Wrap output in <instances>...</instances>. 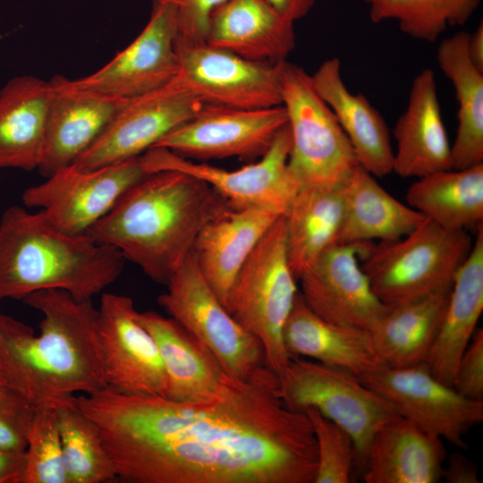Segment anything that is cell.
Here are the masks:
<instances>
[{"instance_id": "cell-22", "label": "cell", "mask_w": 483, "mask_h": 483, "mask_svg": "<svg viewBox=\"0 0 483 483\" xmlns=\"http://www.w3.org/2000/svg\"><path fill=\"white\" fill-rule=\"evenodd\" d=\"M310 78L317 93L347 136L359 165L375 177L392 173L394 149L387 124L364 95L352 93L347 88L340 60H325Z\"/></svg>"}, {"instance_id": "cell-16", "label": "cell", "mask_w": 483, "mask_h": 483, "mask_svg": "<svg viewBox=\"0 0 483 483\" xmlns=\"http://www.w3.org/2000/svg\"><path fill=\"white\" fill-rule=\"evenodd\" d=\"M370 242L334 243L301 274V294L324 320L369 331L391 306L374 293L360 266Z\"/></svg>"}, {"instance_id": "cell-3", "label": "cell", "mask_w": 483, "mask_h": 483, "mask_svg": "<svg viewBox=\"0 0 483 483\" xmlns=\"http://www.w3.org/2000/svg\"><path fill=\"white\" fill-rule=\"evenodd\" d=\"M231 209L205 182L180 171H158L131 187L86 233L166 285L201 230Z\"/></svg>"}, {"instance_id": "cell-30", "label": "cell", "mask_w": 483, "mask_h": 483, "mask_svg": "<svg viewBox=\"0 0 483 483\" xmlns=\"http://www.w3.org/2000/svg\"><path fill=\"white\" fill-rule=\"evenodd\" d=\"M343 217L336 243L403 237L426 217L391 196L375 176L358 166L343 185Z\"/></svg>"}, {"instance_id": "cell-6", "label": "cell", "mask_w": 483, "mask_h": 483, "mask_svg": "<svg viewBox=\"0 0 483 483\" xmlns=\"http://www.w3.org/2000/svg\"><path fill=\"white\" fill-rule=\"evenodd\" d=\"M287 258L284 216L258 242L229 291L227 311L261 343L267 366L278 377L290 357L283 329L298 292Z\"/></svg>"}, {"instance_id": "cell-23", "label": "cell", "mask_w": 483, "mask_h": 483, "mask_svg": "<svg viewBox=\"0 0 483 483\" xmlns=\"http://www.w3.org/2000/svg\"><path fill=\"white\" fill-rule=\"evenodd\" d=\"M206 41L250 61L278 64L295 48L294 22L266 0H226L212 13Z\"/></svg>"}, {"instance_id": "cell-42", "label": "cell", "mask_w": 483, "mask_h": 483, "mask_svg": "<svg viewBox=\"0 0 483 483\" xmlns=\"http://www.w3.org/2000/svg\"><path fill=\"white\" fill-rule=\"evenodd\" d=\"M24 453L0 450V483H22Z\"/></svg>"}, {"instance_id": "cell-44", "label": "cell", "mask_w": 483, "mask_h": 483, "mask_svg": "<svg viewBox=\"0 0 483 483\" xmlns=\"http://www.w3.org/2000/svg\"><path fill=\"white\" fill-rule=\"evenodd\" d=\"M468 54L478 69L483 72V23L478 25L476 30L470 33L468 38Z\"/></svg>"}, {"instance_id": "cell-10", "label": "cell", "mask_w": 483, "mask_h": 483, "mask_svg": "<svg viewBox=\"0 0 483 483\" xmlns=\"http://www.w3.org/2000/svg\"><path fill=\"white\" fill-rule=\"evenodd\" d=\"M290 148L291 132L287 123L258 162L237 170L196 163L160 147L148 149L141 155V159L149 174L174 170L205 182L233 209H267L284 216L301 187L288 166Z\"/></svg>"}, {"instance_id": "cell-1", "label": "cell", "mask_w": 483, "mask_h": 483, "mask_svg": "<svg viewBox=\"0 0 483 483\" xmlns=\"http://www.w3.org/2000/svg\"><path fill=\"white\" fill-rule=\"evenodd\" d=\"M118 478L131 483H314L318 450L305 412L285 406L266 364L228 377L220 395L184 403L111 387L77 395Z\"/></svg>"}, {"instance_id": "cell-18", "label": "cell", "mask_w": 483, "mask_h": 483, "mask_svg": "<svg viewBox=\"0 0 483 483\" xmlns=\"http://www.w3.org/2000/svg\"><path fill=\"white\" fill-rule=\"evenodd\" d=\"M177 35L175 8L153 0L149 21L137 38L101 69L73 82L82 89L123 98L161 89L179 73Z\"/></svg>"}, {"instance_id": "cell-34", "label": "cell", "mask_w": 483, "mask_h": 483, "mask_svg": "<svg viewBox=\"0 0 483 483\" xmlns=\"http://www.w3.org/2000/svg\"><path fill=\"white\" fill-rule=\"evenodd\" d=\"M374 23L394 21L402 33L436 42L449 28L464 25L481 0H362Z\"/></svg>"}, {"instance_id": "cell-4", "label": "cell", "mask_w": 483, "mask_h": 483, "mask_svg": "<svg viewBox=\"0 0 483 483\" xmlns=\"http://www.w3.org/2000/svg\"><path fill=\"white\" fill-rule=\"evenodd\" d=\"M124 262L115 248L87 233L60 231L41 210L13 205L1 216L0 301L42 290L91 300L119 278Z\"/></svg>"}, {"instance_id": "cell-12", "label": "cell", "mask_w": 483, "mask_h": 483, "mask_svg": "<svg viewBox=\"0 0 483 483\" xmlns=\"http://www.w3.org/2000/svg\"><path fill=\"white\" fill-rule=\"evenodd\" d=\"M148 174L141 155L89 170L71 165L26 189L22 202L27 208H39L64 233H86Z\"/></svg>"}, {"instance_id": "cell-15", "label": "cell", "mask_w": 483, "mask_h": 483, "mask_svg": "<svg viewBox=\"0 0 483 483\" xmlns=\"http://www.w3.org/2000/svg\"><path fill=\"white\" fill-rule=\"evenodd\" d=\"M202 105L177 77L161 89L127 98L101 135L72 165L89 170L139 157L190 120Z\"/></svg>"}, {"instance_id": "cell-32", "label": "cell", "mask_w": 483, "mask_h": 483, "mask_svg": "<svg viewBox=\"0 0 483 483\" xmlns=\"http://www.w3.org/2000/svg\"><path fill=\"white\" fill-rule=\"evenodd\" d=\"M343 208V185L300 187L284 216L287 258L296 280L322 251L336 243Z\"/></svg>"}, {"instance_id": "cell-7", "label": "cell", "mask_w": 483, "mask_h": 483, "mask_svg": "<svg viewBox=\"0 0 483 483\" xmlns=\"http://www.w3.org/2000/svg\"><path fill=\"white\" fill-rule=\"evenodd\" d=\"M282 105L291 132L288 166L301 185L343 186L359 166L354 150L310 74L285 61Z\"/></svg>"}, {"instance_id": "cell-39", "label": "cell", "mask_w": 483, "mask_h": 483, "mask_svg": "<svg viewBox=\"0 0 483 483\" xmlns=\"http://www.w3.org/2000/svg\"><path fill=\"white\" fill-rule=\"evenodd\" d=\"M452 387L461 395L483 402V330L476 328L458 362Z\"/></svg>"}, {"instance_id": "cell-5", "label": "cell", "mask_w": 483, "mask_h": 483, "mask_svg": "<svg viewBox=\"0 0 483 483\" xmlns=\"http://www.w3.org/2000/svg\"><path fill=\"white\" fill-rule=\"evenodd\" d=\"M472 244L467 230L447 229L426 218L403 237L370 242L360 266L376 296L396 306L452 286Z\"/></svg>"}, {"instance_id": "cell-20", "label": "cell", "mask_w": 483, "mask_h": 483, "mask_svg": "<svg viewBox=\"0 0 483 483\" xmlns=\"http://www.w3.org/2000/svg\"><path fill=\"white\" fill-rule=\"evenodd\" d=\"M393 132L396 141L393 172L399 176L419 178L453 168L451 143L430 68L421 70L413 79L406 108Z\"/></svg>"}, {"instance_id": "cell-35", "label": "cell", "mask_w": 483, "mask_h": 483, "mask_svg": "<svg viewBox=\"0 0 483 483\" xmlns=\"http://www.w3.org/2000/svg\"><path fill=\"white\" fill-rule=\"evenodd\" d=\"M55 410L69 483H106L117 479L94 421L77 404Z\"/></svg>"}, {"instance_id": "cell-40", "label": "cell", "mask_w": 483, "mask_h": 483, "mask_svg": "<svg viewBox=\"0 0 483 483\" xmlns=\"http://www.w3.org/2000/svg\"><path fill=\"white\" fill-rule=\"evenodd\" d=\"M175 8L178 36L191 41H206L213 12L226 0H154Z\"/></svg>"}, {"instance_id": "cell-38", "label": "cell", "mask_w": 483, "mask_h": 483, "mask_svg": "<svg viewBox=\"0 0 483 483\" xmlns=\"http://www.w3.org/2000/svg\"><path fill=\"white\" fill-rule=\"evenodd\" d=\"M38 409L0 383V450L24 453L33 418Z\"/></svg>"}, {"instance_id": "cell-2", "label": "cell", "mask_w": 483, "mask_h": 483, "mask_svg": "<svg viewBox=\"0 0 483 483\" xmlns=\"http://www.w3.org/2000/svg\"><path fill=\"white\" fill-rule=\"evenodd\" d=\"M22 301L42 314L40 333L0 311V383L37 409L75 405L77 394L107 387L91 300L42 290Z\"/></svg>"}, {"instance_id": "cell-31", "label": "cell", "mask_w": 483, "mask_h": 483, "mask_svg": "<svg viewBox=\"0 0 483 483\" xmlns=\"http://www.w3.org/2000/svg\"><path fill=\"white\" fill-rule=\"evenodd\" d=\"M470 32L459 31L438 45L436 61L452 82L458 102L457 130L451 144L453 169L483 163V72L468 54Z\"/></svg>"}, {"instance_id": "cell-8", "label": "cell", "mask_w": 483, "mask_h": 483, "mask_svg": "<svg viewBox=\"0 0 483 483\" xmlns=\"http://www.w3.org/2000/svg\"><path fill=\"white\" fill-rule=\"evenodd\" d=\"M278 378L287 408L304 412L308 407H315L350 434L361 472L375 433L399 416L388 401L357 375L340 368L297 357L290 359Z\"/></svg>"}, {"instance_id": "cell-43", "label": "cell", "mask_w": 483, "mask_h": 483, "mask_svg": "<svg viewBox=\"0 0 483 483\" xmlns=\"http://www.w3.org/2000/svg\"><path fill=\"white\" fill-rule=\"evenodd\" d=\"M280 14L295 22L305 17L317 0H266Z\"/></svg>"}, {"instance_id": "cell-29", "label": "cell", "mask_w": 483, "mask_h": 483, "mask_svg": "<svg viewBox=\"0 0 483 483\" xmlns=\"http://www.w3.org/2000/svg\"><path fill=\"white\" fill-rule=\"evenodd\" d=\"M451 288L391 306L369 331L382 366L403 368L426 363L437 335Z\"/></svg>"}, {"instance_id": "cell-37", "label": "cell", "mask_w": 483, "mask_h": 483, "mask_svg": "<svg viewBox=\"0 0 483 483\" xmlns=\"http://www.w3.org/2000/svg\"><path fill=\"white\" fill-rule=\"evenodd\" d=\"M307 414L313 428L318 450L314 483H349L357 468V454L350 434L326 418L315 407Z\"/></svg>"}, {"instance_id": "cell-28", "label": "cell", "mask_w": 483, "mask_h": 483, "mask_svg": "<svg viewBox=\"0 0 483 483\" xmlns=\"http://www.w3.org/2000/svg\"><path fill=\"white\" fill-rule=\"evenodd\" d=\"M52 87L33 75L9 80L0 89V169H38Z\"/></svg>"}, {"instance_id": "cell-24", "label": "cell", "mask_w": 483, "mask_h": 483, "mask_svg": "<svg viewBox=\"0 0 483 483\" xmlns=\"http://www.w3.org/2000/svg\"><path fill=\"white\" fill-rule=\"evenodd\" d=\"M443 439L396 416L375 433L366 458V483H436L445 459Z\"/></svg>"}, {"instance_id": "cell-11", "label": "cell", "mask_w": 483, "mask_h": 483, "mask_svg": "<svg viewBox=\"0 0 483 483\" xmlns=\"http://www.w3.org/2000/svg\"><path fill=\"white\" fill-rule=\"evenodd\" d=\"M175 49L181 82L203 104L240 109L282 105L283 64L258 63L207 41H191L177 35Z\"/></svg>"}, {"instance_id": "cell-33", "label": "cell", "mask_w": 483, "mask_h": 483, "mask_svg": "<svg viewBox=\"0 0 483 483\" xmlns=\"http://www.w3.org/2000/svg\"><path fill=\"white\" fill-rule=\"evenodd\" d=\"M407 205L426 218L452 230H468L483 222V163L438 171L414 182Z\"/></svg>"}, {"instance_id": "cell-27", "label": "cell", "mask_w": 483, "mask_h": 483, "mask_svg": "<svg viewBox=\"0 0 483 483\" xmlns=\"http://www.w3.org/2000/svg\"><path fill=\"white\" fill-rule=\"evenodd\" d=\"M290 359L309 357L358 377L380 366L368 330L335 325L315 314L298 291L283 329Z\"/></svg>"}, {"instance_id": "cell-14", "label": "cell", "mask_w": 483, "mask_h": 483, "mask_svg": "<svg viewBox=\"0 0 483 483\" xmlns=\"http://www.w3.org/2000/svg\"><path fill=\"white\" fill-rule=\"evenodd\" d=\"M288 123L283 105L240 109L203 104L186 123L164 136L153 148H165L191 159L261 157Z\"/></svg>"}, {"instance_id": "cell-25", "label": "cell", "mask_w": 483, "mask_h": 483, "mask_svg": "<svg viewBox=\"0 0 483 483\" xmlns=\"http://www.w3.org/2000/svg\"><path fill=\"white\" fill-rule=\"evenodd\" d=\"M279 216L267 209H231L209 222L198 235L191 255L224 306L243 263Z\"/></svg>"}, {"instance_id": "cell-26", "label": "cell", "mask_w": 483, "mask_h": 483, "mask_svg": "<svg viewBox=\"0 0 483 483\" xmlns=\"http://www.w3.org/2000/svg\"><path fill=\"white\" fill-rule=\"evenodd\" d=\"M483 310V225L477 226L472 248L458 268L449 300L426 364L440 382L452 386L462 354Z\"/></svg>"}, {"instance_id": "cell-9", "label": "cell", "mask_w": 483, "mask_h": 483, "mask_svg": "<svg viewBox=\"0 0 483 483\" xmlns=\"http://www.w3.org/2000/svg\"><path fill=\"white\" fill-rule=\"evenodd\" d=\"M166 287L159 305L212 352L227 376L243 380L266 364L260 341L227 311L191 253Z\"/></svg>"}, {"instance_id": "cell-21", "label": "cell", "mask_w": 483, "mask_h": 483, "mask_svg": "<svg viewBox=\"0 0 483 483\" xmlns=\"http://www.w3.org/2000/svg\"><path fill=\"white\" fill-rule=\"evenodd\" d=\"M137 318L158 348L167 377V399L200 403L220 395L229 376L206 345L171 317L145 311L138 312Z\"/></svg>"}, {"instance_id": "cell-17", "label": "cell", "mask_w": 483, "mask_h": 483, "mask_svg": "<svg viewBox=\"0 0 483 483\" xmlns=\"http://www.w3.org/2000/svg\"><path fill=\"white\" fill-rule=\"evenodd\" d=\"M137 313L130 297L102 294L97 334L107 387L125 394L165 397L167 377L158 348Z\"/></svg>"}, {"instance_id": "cell-19", "label": "cell", "mask_w": 483, "mask_h": 483, "mask_svg": "<svg viewBox=\"0 0 483 483\" xmlns=\"http://www.w3.org/2000/svg\"><path fill=\"white\" fill-rule=\"evenodd\" d=\"M52 96L38 170L45 177L72 165L101 135L127 98L76 86L64 75L49 80Z\"/></svg>"}, {"instance_id": "cell-41", "label": "cell", "mask_w": 483, "mask_h": 483, "mask_svg": "<svg viewBox=\"0 0 483 483\" xmlns=\"http://www.w3.org/2000/svg\"><path fill=\"white\" fill-rule=\"evenodd\" d=\"M442 478L448 483H479L475 464L461 453H453L443 468Z\"/></svg>"}, {"instance_id": "cell-13", "label": "cell", "mask_w": 483, "mask_h": 483, "mask_svg": "<svg viewBox=\"0 0 483 483\" xmlns=\"http://www.w3.org/2000/svg\"><path fill=\"white\" fill-rule=\"evenodd\" d=\"M359 377L388 401L399 416L459 448H467L463 436L483 421V402L468 399L437 380L426 363L403 368L380 365Z\"/></svg>"}, {"instance_id": "cell-36", "label": "cell", "mask_w": 483, "mask_h": 483, "mask_svg": "<svg viewBox=\"0 0 483 483\" xmlns=\"http://www.w3.org/2000/svg\"><path fill=\"white\" fill-rule=\"evenodd\" d=\"M22 483H69L55 409H38L24 452Z\"/></svg>"}]
</instances>
